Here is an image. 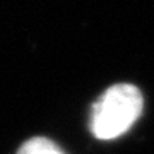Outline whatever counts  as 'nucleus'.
<instances>
[{"instance_id":"1","label":"nucleus","mask_w":154,"mask_h":154,"mask_svg":"<svg viewBox=\"0 0 154 154\" xmlns=\"http://www.w3.org/2000/svg\"><path fill=\"white\" fill-rule=\"evenodd\" d=\"M142 94L132 84H115L98 98L91 108L89 130L99 140L123 135L142 113Z\"/></svg>"},{"instance_id":"2","label":"nucleus","mask_w":154,"mask_h":154,"mask_svg":"<svg viewBox=\"0 0 154 154\" xmlns=\"http://www.w3.org/2000/svg\"><path fill=\"white\" fill-rule=\"evenodd\" d=\"M17 154H65L55 142L45 137H34L24 142Z\"/></svg>"}]
</instances>
